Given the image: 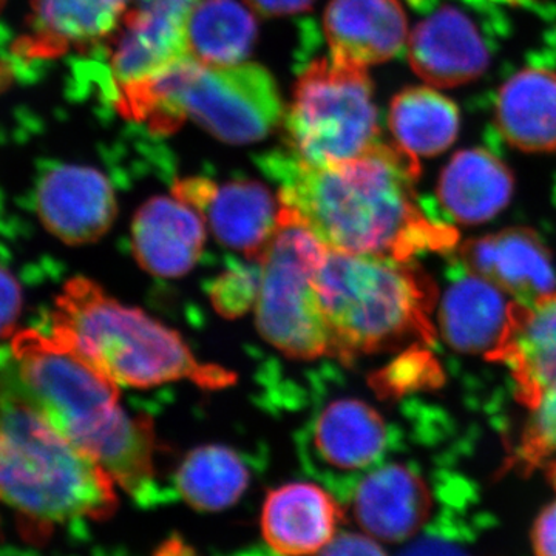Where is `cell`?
I'll return each mask as SVG.
<instances>
[{
	"label": "cell",
	"mask_w": 556,
	"mask_h": 556,
	"mask_svg": "<svg viewBox=\"0 0 556 556\" xmlns=\"http://www.w3.org/2000/svg\"><path fill=\"white\" fill-rule=\"evenodd\" d=\"M517 459L525 468L547 467L556 460V386L530 408Z\"/></svg>",
	"instance_id": "cell-27"
},
{
	"label": "cell",
	"mask_w": 556,
	"mask_h": 556,
	"mask_svg": "<svg viewBox=\"0 0 556 556\" xmlns=\"http://www.w3.org/2000/svg\"><path fill=\"white\" fill-rule=\"evenodd\" d=\"M314 0H247L249 7L262 16H289L302 13L313 5Z\"/></svg>",
	"instance_id": "cell-32"
},
{
	"label": "cell",
	"mask_w": 556,
	"mask_h": 556,
	"mask_svg": "<svg viewBox=\"0 0 556 556\" xmlns=\"http://www.w3.org/2000/svg\"><path fill=\"white\" fill-rule=\"evenodd\" d=\"M203 215L177 197H153L135 214L131 248L138 265L156 277L175 278L199 263L206 241Z\"/></svg>",
	"instance_id": "cell-16"
},
{
	"label": "cell",
	"mask_w": 556,
	"mask_h": 556,
	"mask_svg": "<svg viewBox=\"0 0 556 556\" xmlns=\"http://www.w3.org/2000/svg\"><path fill=\"white\" fill-rule=\"evenodd\" d=\"M490 361L510 371L517 396L532 408L556 386V289L530 305L514 302L503 342Z\"/></svg>",
	"instance_id": "cell-19"
},
{
	"label": "cell",
	"mask_w": 556,
	"mask_h": 556,
	"mask_svg": "<svg viewBox=\"0 0 556 556\" xmlns=\"http://www.w3.org/2000/svg\"><path fill=\"white\" fill-rule=\"evenodd\" d=\"M50 334L118 386L153 388L190 380L214 391L236 383L229 369L193 356L177 331L110 298L90 278L75 277L64 285L51 313Z\"/></svg>",
	"instance_id": "cell-4"
},
{
	"label": "cell",
	"mask_w": 556,
	"mask_h": 556,
	"mask_svg": "<svg viewBox=\"0 0 556 556\" xmlns=\"http://www.w3.org/2000/svg\"><path fill=\"white\" fill-rule=\"evenodd\" d=\"M316 556H387L375 538L361 533L342 532L332 538Z\"/></svg>",
	"instance_id": "cell-30"
},
{
	"label": "cell",
	"mask_w": 556,
	"mask_h": 556,
	"mask_svg": "<svg viewBox=\"0 0 556 556\" xmlns=\"http://www.w3.org/2000/svg\"><path fill=\"white\" fill-rule=\"evenodd\" d=\"M109 38V68L115 91L144 83L189 58L188 14L169 0H135Z\"/></svg>",
	"instance_id": "cell-11"
},
{
	"label": "cell",
	"mask_w": 556,
	"mask_h": 556,
	"mask_svg": "<svg viewBox=\"0 0 556 556\" xmlns=\"http://www.w3.org/2000/svg\"><path fill=\"white\" fill-rule=\"evenodd\" d=\"M257 33L251 7L239 0H203L186 20L189 56L204 65L243 64Z\"/></svg>",
	"instance_id": "cell-25"
},
{
	"label": "cell",
	"mask_w": 556,
	"mask_h": 556,
	"mask_svg": "<svg viewBox=\"0 0 556 556\" xmlns=\"http://www.w3.org/2000/svg\"><path fill=\"white\" fill-rule=\"evenodd\" d=\"M408 62L428 86L450 89L484 75L490 53L477 24L456 7L431 13L409 33Z\"/></svg>",
	"instance_id": "cell-13"
},
{
	"label": "cell",
	"mask_w": 556,
	"mask_h": 556,
	"mask_svg": "<svg viewBox=\"0 0 556 556\" xmlns=\"http://www.w3.org/2000/svg\"><path fill=\"white\" fill-rule=\"evenodd\" d=\"M169 2L174 3V5H177L178 9L185 10L186 13H189L193 7L199 5V3L203 2V0H169Z\"/></svg>",
	"instance_id": "cell-34"
},
{
	"label": "cell",
	"mask_w": 556,
	"mask_h": 556,
	"mask_svg": "<svg viewBox=\"0 0 556 556\" xmlns=\"http://www.w3.org/2000/svg\"><path fill=\"white\" fill-rule=\"evenodd\" d=\"M317 289L331 357L345 364L433 334L434 287L404 260L327 249Z\"/></svg>",
	"instance_id": "cell-5"
},
{
	"label": "cell",
	"mask_w": 556,
	"mask_h": 556,
	"mask_svg": "<svg viewBox=\"0 0 556 556\" xmlns=\"http://www.w3.org/2000/svg\"><path fill=\"white\" fill-rule=\"evenodd\" d=\"M515 179L503 160L489 150H460L448 161L438 182L445 212L460 225L495 218L514 195Z\"/></svg>",
	"instance_id": "cell-22"
},
{
	"label": "cell",
	"mask_w": 556,
	"mask_h": 556,
	"mask_svg": "<svg viewBox=\"0 0 556 556\" xmlns=\"http://www.w3.org/2000/svg\"><path fill=\"white\" fill-rule=\"evenodd\" d=\"M342 504L324 485L289 482L269 490L262 507V535L276 556H316L338 535Z\"/></svg>",
	"instance_id": "cell-15"
},
{
	"label": "cell",
	"mask_w": 556,
	"mask_h": 556,
	"mask_svg": "<svg viewBox=\"0 0 556 556\" xmlns=\"http://www.w3.org/2000/svg\"><path fill=\"white\" fill-rule=\"evenodd\" d=\"M153 556H200L190 544L186 543L181 536L172 535L160 544V547L153 552Z\"/></svg>",
	"instance_id": "cell-33"
},
{
	"label": "cell",
	"mask_w": 556,
	"mask_h": 556,
	"mask_svg": "<svg viewBox=\"0 0 556 556\" xmlns=\"http://www.w3.org/2000/svg\"><path fill=\"white\" fill-rule=\"evenodd\" d=\"M327 248L308 226L281 204L280 222L260 258L255 324L262 338L288 358L331 357V338L317 273Z\"/></svg>",
	"instance_id": "cell-7"
},
{
	"label": "cell",
	"mask_w": 556,
	"mask_h": 556,
	"mask_svg": "<svg viewBox=\"0 0 556 556\" xmlns=\"http://www.w3.org/2000/svg\"><path fill=\"white\" fill-rule=\"evenodd\" d=\"M348 503L368 536L401 543L415 535L430 517L431 495L422 478L401 464L368 471L358 479Z\"/></svg>",
	"instance_id": "cell-17"
},
{
	"label": "cell",
	"mask_w": 556,
	"mask_h": 556,
	"mask_svg": "<svg viewBox=\"0 0 556 556\" xmlns=\"http://www.w3.org/2000/svg\"><path fill=\"white\" fill-rule=\"evenodd\" d=\"M11 354L20 396L93 457L139 507L170 503L156 475L153 420L119 404V386L86 357L38 329L17 331Z\"/></svg>",
	"instance_id": "cell-2"
},
{
	"label": "cell",
	"mask_w": 556,
	"mask_h": 556,
	"mask_svg": "<svg viewBox=\"0 0 556 556\" xmlns=\"http://www.w3.org/2000/svg\"><path fill=\"white\" fill-rule=\"evenodd\" d=\"M383 417L361 399L329 402L300 439L306 471L324 482L340 503L350 500L357 473L379 463L387 448Z\"/></svg>",
	"instance_id": "cell-9"
},
{
	"label": "cell",
	"mask_w": 556,
	"mask_h": 556,
	"mask_svg": "<svg viewBox=\"0 0 556 556\" xmlns=\"http://www.w3.org/2000/svg\"><path fill=\"white\" fill-rule=\"evenodd\" d=\"M131 0H33L28 33L16 53L49 60L65 51L86 49L115 33Z\"/></svg>",
	"instance_id": "cell-20"
},
{
	"label": "cell",
	"mask_w": 556,
	"mask_h": 556,
	"mask_svg": "<svg viewBox=\"0 0 556 556\" xmlns=\"http://www.w3.org/2000/svg\"><path fill=\"white\" fill-rule=\"evenodd\" d=\"M459 255L471 274L521 305H530L556 289L551 251L532 229L508 228L467 241Z\"/></svg>",
	"instance_id": "cell-14"
},
{
	"label": "cell",
	"mask_w": 556,
	"mask_h": 556,
	"mask_svg": "<svg viewBox=\"0 0 556 556\" xmlns=\"http://www.w3.org/2000/svg\"><path fill=\"white\" fill-rule=\"evenodd\" d=\"M514 300L484 278L468 273L445 291L439 328L445 342L460 353L484 354L500 346L510 321Z\"/></svg>",
	"instance_id": "cell-21"
},
{
	"label": "cell",
	"mask_w": 556,
	"mask_h": 556,
	"mask_svg": "<svg viewBox=\"0 0 556 556\" xmlns=\"http://www.w3.org/2000/svg\"><path fill=\"white\" fill-rule=\"evenodd\" d=\"M546 470L548 482H551V484L554 485V489L556 490V460H554V463L548 464Z\"/></svg>",
	"instance_id": "cell-35"
},
{
	"label": "cell",
	"mask_w": 556,
	"mask_h": 556,
	"mask_svg": "<svg viewBox=\"0 0 556 556\" xmlns=\"http://www.w3.org/2000/svg\"><path fill=\"white\" fill-rule=\"evenodd\" d=\"M278 200L329 251L387 255L408 262L422 251L456 244V230L431 222L417 207L419 160L396 144L372 146L357 159L313 167L291 153L263 161Z\"/></svg>",
	"instance_id": "cell-1"
},
{
	"label": "cell",
	"mask_w": 556,
	"mask_h": 556,
	"mask_svg": "<svg viewBox=\"0 0 556 556\" xmlns=\"http://www.w3.org/2000/svg\"><path fill=\"white\" fill-rule=\"evenodd\" d=\"M324 30L329 56L367 70L397 56L409 36L399 0H331Z\"/></svg>",
	"instance_id": "cell-18"
},
{
	"label": "cell",
	"mask_w": 556,
	"mask_h": 556,
	"mask_svg": "<svg viewBox=\"0 0 556 556\" xmlns=\"http://www.w3.org/2000/svg\"><path fill=\"white\" fill-rule=\"evenodd\" d=\"M532 548L535 556H556V500L533 522Z\"/></svg>",
	"instance_id": "cell-31"
},
{
	"label": "cell",
	"mask_w": 556,
	"mask_h": 556,
	"mask_svg": "<svg viewBox=\"0 0 556 556\" xmlns=\"http://www.w3.org/2000/svg\"><path fill=\"white\" fill-rule=\"evenodd\" d=\"M388 124L394 144L415 159H430L455 144L459 109L434 87H412L391 101Z\"/></svg>",
	"instance_id": "cell-24"
},
{
	"label": "cell",
	"mask_w": 556,
	"mask_h": 556,
	"mask_svg": "<svg viewBox=\"0 0 556 556\" xmlns=\"http://www.w3.org/2000/svg\"><path fill=\"white\" fill-rule=\"evenodd\" d=\"M496 127L511 148L527 153L556 150V72L519 70L501 86L495 104Z\"/></svg>",
	"instance_id": "cell-23"
},
{
	"label": "cell",
	"mask_w": 556,
	"mask_h": 556,
	"mask_svg": "<svg viewBox=\"0 0 556 556\" xmlns=\"http://www.w3.org/2000/svg\"><path fill=\"white\" fill-rule=\"evenodd\" d=\"M115 479L21 396L0 397V506L25 532L100 522L118 510Z\"/></svg>",
	"instance_id": "cell-3"
},
{
	"label": "cell",
	"mask_w": 556,
	"mask_h": 556,
	"mask_svg": "<svg viewBox=\"0 0 556 556\" xmlns=\"http://www.w3.org/2000/svg\"><path fill=\"white\" fill-rule=\"evenodd\" d=\"M260 285V269L237 265L225 270L211 285V300L215 309L228 318L240 317L251 306H255Z\"/></svg>",
	"instance_id": "cell-28"
},
{
	"label": "cell",
	"mask_w": 556,
	"mask_h": 556,
	"mask_svg": "<svg viewBox=\"0 0 556 556\" xmlns=\"http://www.w3.org/2000/svg\"><path fill=\"white\" fill-rule=\"evenodd\" d=\"M22 288L16 277L0 265V339L16 334L22 313Z\"/></svg>",
	"instance_id": "cell-29"
},
{
	"label": "cell",
	"mask_w": 556,
	"mask_h": 556,
	"mask_svg": "<svg viewBox=\"0 0 556 556\" xmlns=\"http://www.w3.org/2000/svg\"><path fill=\"white\" fill-rule=\"evenodd\" d=\"M36 211L43 228L68 247L94 243L118 214L115 190L89 166L60 164L40 178Z\"/></svg>",
	"instance_id": "cell-12"
},
{
	"label": "cell",
	"mask_w": 556,
	"mask_h": 556,
	"mask_svg": "<svg viewBox=\"0 0 556 556\" xmlns=\"http://www.w3.org/2000/svg\"><path fill=\"white\" fill-rule=\"evenodd\" d=\"M172 195L197 208L223 247L243 252L260 262L280 222V200L262 182L230 181L217 185L212 179H179Z\"/></svg>",
	"instance_id": "cell-10"
},
{
	"label": "cell",
	"mask_w": 556,
	"mask_h": 556,
	"mask_svg": "<svg viewBox=\"0 0 556 556\" xmlns=\"http://www.w3.org/2000/svg\"><path fill=\"white\" fill-rule=\"evenodd\" d=\"M288 148L300 163L334 166L379 142L368 70L329 56L300 75L285 115Z\"/></svg>",
	"instance_id": "cell-8"
},
{
	"label": "cell",
	"mask_w": 556,
	"mask_h": 556,
	"mask_svg": "<svg viewBox=\"0 0 556 556\" xmlns=\"http://www.w3.org/2000/svg\"><path fill=\"white\" fill-rule=\"evenodd\" d=\"M115 104L127 118L144 121L160 134L189 118L229 144L268 137L285 113L276 80L262 65H204L190 56L119 90Z\"/></svg>",
	"instance_id": "cell-6"
},
{
	"label": "cell",
	"mask_w": 556,
	"mask_h": 556,
	"mask_svg": "<svg viewBox=\"0 0 556 556\" xmlns=\"http://www.w3.org/2000/svg\"><path fill=\"white\" fill-rule=\"evenodd\" d=\"M251 484L247 457L228 445H203L186 455L174 477V493L199 511L236 506Z\"/></svg>",
	"instance_id": "cell-26"
}]
</instances>
